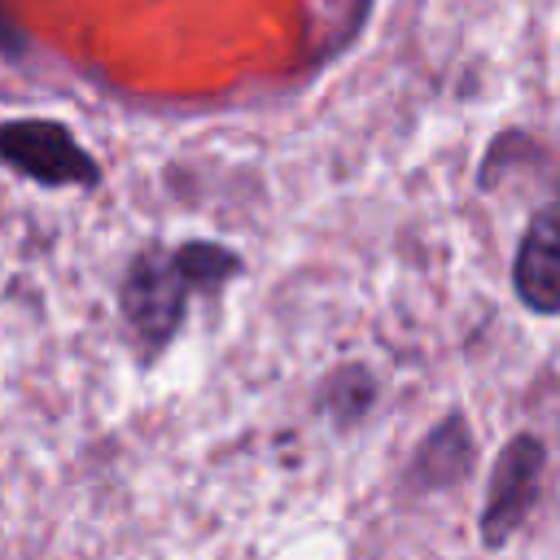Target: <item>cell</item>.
Returning <instances> with one entry per match:
<instances>
[{
    "instance_id": "cell-4",
    "label": "cell",
    "mask_w": 560,
    "mask_h": 560,
    "mask_svg": "<svg viewBox=\"0 0 560 560\" xmlns=\"http://www.w3.org/2000/svg\"><path fill=\"white\" fill-rule=\"evenodd\" d=\"M512 289L525 311L560 315V197L542 201L512 258Z\"/></svg>"
},
{
    "instance_id": "cell-5",
    "label": "cell",
    "mask_w": 560,
    "mask_h": 560,
    "mask_svg": "<svg viewBox=\"0 0 560 560\" xmlns=\"http://www.w3.org/2000/svg\"><path fill=\"white\" fill-rule=\"evenodd\" d=\"M472 459H477V446H472V433L464 424L459 411H451L442 424H433L424 433V442L416 446L407 472H402V486L407 494H438V490H451L459 486L468 472H472Z\"/></svg>"
},
{
    "instance_id": "cell-3",
    "label": "cell",
    "mask_w": 560,
    "mask_h": 560,
    "mask_svg": "<svg viewBox=\"0 0 560 560\" xmlns=\"http://www.w3.org/2000/svg\"><path fill=\"white\" fill-rule=\"evenodd\" d=\"M542 468H547V446L534 433H516L508 438V446L494 455L490 481H486V503H481V542L490 551H499L534 512L538 503V486H542Z\"/></svg>"
},
{
    "instance_id": "cell-2",
    "label": "cell",
    "mask_w": 560,
    "mask_h": 560,
    "mask_svg": "<svg viewBox=\"0 0 560 560\" xmlns=\"http://www.w3.org/2000/svg\"><path fill=\"white\" fill-rule=\"evenodd\" d=\"M0 166L18 171L39 188H96L101 166L57 118H4Z\"/></svg>"
},
{
    "instance_id": "cell-7",
    "label": "cell",
    "mask_w": 560,
    "mask_h": 560,
    "mask_svg": "<svg viewBox=\"0 0 560 560\" xmlns=\"http://www.w3.org/2000/svg\"><path fill=\"white\" fill-rule=\"evenodd\" d=\"M26 52V31L13 22V13L4 9V0H0V57H22Z\"/></svg>"
},
{
    "instance_id": "cell-1",
    "label": "cell",
    "mask_w": 560,
    "mask_h": 560,
    "mask_svg": "<svg viewBox=\"0 0 560 560\" xmlns=\"http://www.w3.org/2000/svg\"><path fill=\"white\" fill-rule=\"evenodd\" d=\"M245 271V258L219 241H179V245H144L118 284V315L149 363L162 354L184 328L188 302L197 293H219L228 280Z\"/></svg>"
},
{
    "instance_id": "cell-6",
    "label": "cell",
    "mask_w": 560,
    "mask_h": 560,
    "mask_svg": "<svg viewBox=\"0 0 560 560\" xmlns=\"http://www.w3.org/2000/svg\"><path fill=\"white\" fill-rule=\"evenodd\" d=\"M372 398H376V381L363 363H346L332 376H324V385H319V407L337 429L359 424L372 411Z\"/></svg>"
}]
</instances>
